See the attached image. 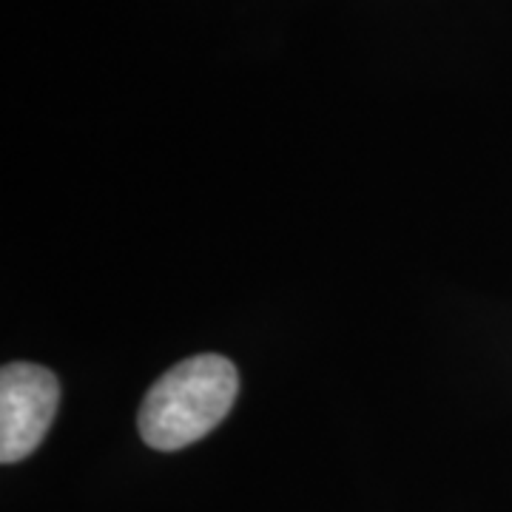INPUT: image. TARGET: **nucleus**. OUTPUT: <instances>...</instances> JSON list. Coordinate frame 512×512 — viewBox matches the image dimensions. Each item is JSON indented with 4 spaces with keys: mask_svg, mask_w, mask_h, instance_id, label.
<instances>
[{
    "mask_svg": "<svg viewBox=\"0 0 512 512\" xmlns=\"http://www.w3.org/2000/svg\"><path fill=\"white\" fill-rule=\"evenodd\" d=\"M239 390L237 367L225 356H191L157 379L140 407V436L148 447L174 453L205 439L228 410Z\"/></svg>",
    "mask_w": 512,
    "mask_h": 512,
    "instance_id": "1",
    "label": "nucleus"
},
{
    "mask_svg": "<svg viewBox=\"0 0 512 512\" xmlns=\"http://www.w3.org/2000/svg\"><path fill=\"white\" fill-rule=\"evenodd\" d=\"M60 384L40 365L12 362L0 370V461L32 456L55 421Z\"/></svg>",
    "mask_w": 512,
    "mask_h": 512,
    "instance_id": "2",
    "label": "nucleus"
}]
</instances>
